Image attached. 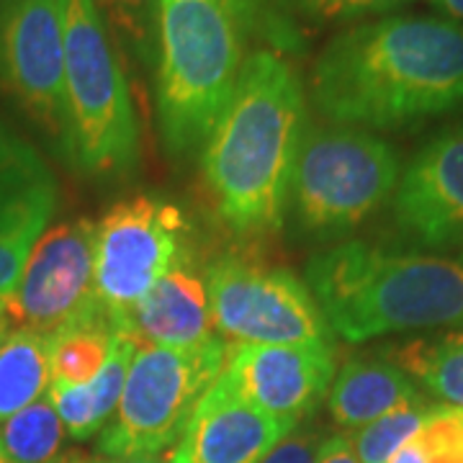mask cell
Wrapping results in <instances>:
<instances>
[{
    "label": "cell",
    "mask_w": 463,
    "mask_h": 463,
    "mask_svg": "<svg viewBox=\"0 0 463 463\" xmlns=\"http://www.w3.org/2000/svg\"><path fill=\"white\" fill-rule=\"evenodd\" d=\"M312 100L332 124L404 129L463 106V26L389 16L332 36L312 67Z\"/></svg>",
    "instance_id": "1"
},
{
    "label": "cell",
    "mask_w": 463,
    "mask_h": 463,
    "mask_svg": "<svg viewBox=\"0 0 463 463\" xmlns=\"http://www.w3.org/2000/svg\"><path fill=\"white\" fill-rule=\"evenodd\" d=\"M304 118L297 70L276 52H252L242 62L230 106L201 149L216 212L237 234L258 237L283 224L307 132Z\"/></svg>",
    "instance_id": "2"
},
{
    "label": "cell",
    "mask_w": 463,
    "mask_h": 463,
    "mask_svg": "<svg viewBox=\"0 0 463 463\" xmlns=\"http://www.w3.org/2000/svg\"><path fill=\"white\" fill-rule=\"evenodd\" d=\"M304 283L332 335L345 343L463 327V260L389 252L353 240L317 252Z\"/></svg>",
    "instance_id": "3"
},
{
    "label": "cell",
    "mask_w": 463,
    "mask_h": 463,
    "mask_svg": "<svg viewBox=\"0 0 463 463\" xmlns=\"http://www.w3.org/2000/svg\"><path fill=\"white\" fill-rule=\"evenodd\" d=\"M240 24L216 0H163L157 116L167 152L203 149L242 70Z\"/></svg>",
    "instance_id": "4"
},
{
    "label": "cell",
    "mask_w": 463,
    "mask_h": 463,
    "mask_svg": "<svg viewBox=\"0 0 463 463\" xmlns=\"http://www.w3.org/2000/svg\"><path fill=\"white\" fill-rule=\"evenodd\" d=\"M65 39L67 155L93 178L139 165V124L99 0H60Z\"/></svg>",
    "instance_id": "5"
},
{
    "label": "cell",
    "mask_w": 463,
    "mask_h": 463,
    "mask_svg": "<svg viewBox=\"0 0 463 463\" xmlns=\"http://www.w3.org/2000/svg\"><path fill=\"white\" fill-rule=\"evenodd\" d=\"M397 149L376 134L330 124L304 132L291 196L301 227L322 237L358 227L394 196Z\"/></svg>",
    "instance_id": "6"
},
{
    "label": "cell",
    "mask_w": 463,
    "mask_h": 463,
    "mask_svg": "<svg viewBox=\"0 0 463 463\" xmlns=\"http://www.w3.org/2000/svg\"><path fill=\"white\" fill-rule=\"evenodd\" d=\"M224 358L222 337L196 347L137 345L114 422L100 435V450L109 458H139L173 446L222 376Z\"/></svg>",
    "instance_id": "7"
},
{
    "label": "cell",
    "mask_w": 463,
    "mask_h": 463,
    "mask_svg": "<svg viewBox=\"0 0 463 463\" xmlns=\"http://www.w3.org/2000/svg\"><path fill=\"white\" fill-rule=\"evenodd\" d=\"M203 281L214 330L224 337L250 345H332L309 286L288 268L227 252L209 265Z\"/></svg>",
    "instance_id": "8"
},
{
    "label": "cell",
    "mask_w": 463,
    "mask_h": 463,
    "mask_svg": "<svg viewBox=\"0 0 463 463\" xmlns=\"http://www.w3.org/2000/svg\"><path fill=\"white\" fill-rule=\"evenodd\" d=\"M191 260V227L160 196H129L96 222L93 286L100 307L118 319L173 268Z\"/></svg>",
    "instance_id": "9"
},
{
    "label": "cell",
    "mask_w": 463,
    "mask_h": 463,
    "mask_svg": "<svg viewBox=\"0 0 463 463\" xmlns=\"http://www.w3.org/2000/svg\"><path fill=\"white\" fill-rule=\"evenodd\" d=\"M0 93L67 149L60 0H0Z\"/></svg>",
    "instance_id": "10"
},
{
    "label": "cell",
    "mask_w": 463,
    "mask_h": 463,
    "mask_svg": "<svg viewBox=\"0 0 463 463\" xmlns=\"http://www.w3.org/2000/svg\"><path fill=\"white\" fill-rule=\"evenodd\" d=\"M96 222L70 219L33 245L16 286L0 297V330L52 335L96 301Z\"/></svg>",
    "instance_id": "11"
},
{
    "label": "cell",
    "mask_w": 463,
    "mask_h": 463,
    "mask_svg": "<svg viewBox=\"0 0 463 463\" xmlns=\"http://www.w3.org/2000/svg\"><path fill=\"white\" fill-rule=\"evenodd\" d=\"M332 345H227L219 379L258 410L297 425L335 381Z\"/></svg>",
    "instance_id": "12"
},
{
    "label": "cell",
    "mask_w": 463,
    "mask_h": 463,
    "mask_svg": "<svg viewBox=\"0 0 463 463\" xmlns=\"http://www.w3.org/2000/svg\"><path fill=\"white\" fill-rule=\"evenodd\" d=\"M394 222L420 245L463 242V121L435 134L407 163L394 191Z\"/></svg>",
    "instance_id": "13"
},
{
    "label": "cell",
    "mask_w": 463,
    "mask_h": 463,
    "mask_svg": "<svg viewBox=\"0 0 463 463\" xmlns=\"http://www.w3.org/2000/svg\"><path fill=\"white\" fill-rule=\"evenodd\" d=\"M297 425L258 410L216 379L191 414L170 463H260Z\"/></svg>",
    "instance_id": "14"
},
{
    "label": "cell",
    "mask_w": 463,
    "mask_h": 463,
    "mask_svg": "<svg viewBox=\"0 0 463 463\" xmlns=\"http://www.w3.org/2000/svg\"><path fill=\"white\" fill-rule=\"evenodd\" d=\"M121 332L134 345L196 347L216 335L206 281L191 260L173 268L121 317Z\"/></svg>",
    "instance_id": "15"
},
{
    "label": "cell",
    "mask_w": 463,
    "mask_h": 463,
    "mask_svg": "<svg viewBox=\"0 0 463 463\" xmlns=\"http://www.w3.org/2000/svg\"><path fill=\"white\" fill-rule=\"evenodd\" d=\"M414 402H422L417 386L389 358H353L335 373L330 414L337 425L361 430Z\"/></svg>",
    "instance_id": "16"
},
{
    "label": "cell",
    "mask_w": 463,
    "mask_h": 463,
    "mask_svg": "<svg viewBox=\"0 0 463 463\" xmlns=\"http://www.w3.org/2000/svg\"><path fill=\"white\" fill-rule=\"evenodd\" d=\"M134 340L118 332L109 353V361L100 373L88 383L70 386V383H50V399L60 414L65 432L75 440H88L111 420L124 392L127 371L134 358Z\"/></svg>",
    "instance_id": "17"
},
{
    "label": "cell",
    "mask_w": 463,
    "mask_h": 463,
    "mask_svg": "<svg viewBox=\"0 0 463 463\" xmlns=\"http://www.w3.org/2000/svg\"><path fill=\"white\" fill-rule=\"evenodd\" d=\"M57 209V185L0 191V297H5L24 273L33 245L47 232Z\"/></svg>",
    "instance_id": "18"
},
{
    "label": "cell",
    "mask_w": 463,
    "mask_h": 463,
    "mask_svg": "<svg viewBox=\"0 0 463 463\" xmlns=\"http://www.w3.org/2000/svg\"><path fill=\"white\" fill-rule=\"evenodd\" d=\"M121 332L116 319L96 298L65 327L50 335L52 383L80 386L93 381L109 361L116 335Z\"/></svg>",
    "instance_id": "19"
},
{
    "label": "cell",
    "mask_w": 463,
    "mask_h": 463,
    "mask_svg": "<svg viewBox=\"0 0 463 463\" xmlns=\"http://www.w3.org/2000/svg\"><path fill=\"white\" fill-rule=\"evenodd\" d=\"M50 335L5 332L0 340V425L50 392Z\"/></svg>",
    "instance_id": "20"
},
{
    "label": "cell",
    "mask_w": 463,
    "mask_h": 463,
    "mask_svg": "<svg viewBox=\"0 0 463 463\" xmlns=\"http://www.w3.org/2000/svg\"><path fill=\"white\" fill-rule=\"evenodd\" d=\"M386 358L407 376H414L430 394L443 399V404L463 410V327L443 337H422L389 347Z\"/></svg>",
    "instance_id": "21"
},
{
    "label": "cell",
    "mask_w": 463,
    "mask_h": 463,
    "mask_svg": "<svg viewBox=\"0 0 463 463\" xmlns=\"http://www.w3.org/2000/svg\"><path fill=\"white\" fill-rule=\"evenodd\" d=\"M65 425L50 392L0 425V446L11 463H54L62 448Z\"/></svg>",
    "instance_id": "22"
},
{
    "label": "cell",
    "mask_w": 463,
    "mask_h": 463,
    "mask_svg": "<svg viewBox=\"0 0 463 463\" xmlns=\"http://www.w3.org/2000/svg\"><path fill=\"white\" fill-rule=\"evenodd\" d=\"M160 3L163 0H99L103 21H109L142 67H157L160 52Z\"/></svg>",
    "instance_id": "23"
},
{
    "label": "cell",
    "mask_w": 463,
    "mask_h": 463,
    "mask_svg": "<svg viewBox=\"0 0 463 463\" xmlns=\"http://www.w3.org/2000/svg\"><path fill=\"white\" fill-rule=\"evenodd\" d=\"M432 407L425 402H414L407 407H399L394 412L383 414L381 420L365 425L355 432L353 448L361 463H392L399 448L410 443L420 428L425 425Z\"/></svg>",
    "instance_id": "24"
},
{
    "label": "cell",
    "mask_w": 463,
    "mask_h": 463,
    "mask_svg": "<svg viewBox=\"0 0 463 463\" xmlns=\"http://www.w3.org/2000/svg\"><path fill=\"white\" fill-rule=\"evenodd\" d=\"M42 183H54L44 157L0 118V191Z\"/></svg>",
    "instance_id": "25"
},
{
    "label": "cell",
    "mask_w": 463,
    "mask_h": 463,
    "mask_svg": "<svg viewBox=\"0 0 463 463\" xmlns=\"http://www.w3.org/2000/svg\"><path fill=\"white\" fill-rule=\"evenodd\" d=\"M414 440L425 463H463V410L432 407Z\"/></svg>",
    "instance_id": "26"
},
{
    "label": "cell",
    "mask_w": 463,
    "mask_h": 463,
    "mask_svg": "<svg viewBox=\"0 0 463 463\" xmlns=\"http://www.w3.org/2000/svg\"><path fill=\"white\" fill-rule=\"evenodd\" d=\"M410 0H283V5L298 16L304 24L325 26L335 21H350V18L368 16V14H383L399 8Z\"/></svg>",
    "instance_id": "27"
},
{
    "label": "cell",
    "mask_w": 463,
    "mask_h": 463,
    "mask_svg": "<svg viewBox=\"0 0 463 463\" xmlns=\"http://www.w3.org/2000/svg\"><path fill=\"white\" fill-rule=\"evenodd\" d=\"M216 3H222L242 29L270 32L276 33V39H283V33H286L281 24L270 16L268 0H216Z\"/></svg>",
    "instance_id": "28"
},
{
    "label": "cell",
    "mask_w": 463,
    "mask_h": 463,
    "mask_svg": "<svg viewBox=\"0 0 463 463\" xmlns=\"http://www.w3.org/2000/svg\"><path fill=\"white\" fill-rule=\"evenodd\" d=\"M319 438L312 430H294L283 438L260 463H317Z\"/></svg>",
    "instance_id": "29"
},
{
    "label": "cell",
    "mask_w": 463,
    "mask_h": 463,
    "mask_svg": "<svg viewBox=\"0 0 463 463\" xmlns=\"http://www.w3.org/2000/svg\"><path fill=\"white\" fill-rule=\"evenodd\" d=\"M317 463H361V461H358L355 448H353V440H350L347 435H332V438H327V440L319 446Z\"/></svg>",
    "instance_id": "30"
},
{
    "label": "cell",
    "mask_w": 463,
    "mask_h": 463,
    "mask_svg": "<svg viewBox=\"0 0 463 463\" xmlns=\"http://www.w3.org/2000/svg\"><path fill=\"white\" fill-rule=\"evenodd\" d=\"M430 5L438 14H443V18L463 26V0H430Z\"/></svg>",
    "instance_id": "31"
},
{
    "label": "cell",
    "mask_w": 463,
    "mask_h": 463,
    "mask_svg": "<svg viewBox=\"0 0 463 463\" xmlns=\"http://www.w3.org/2000/svg\"><path fill=\"white\" fill-rule=\"evenodd\" d=\"M90 463H170L163 458H155V456H139V458H99V461Z\"/></svg>",
    "instance_id": "32"
},
{
    "label": "cell",
    "mask_w": 463,
    "mask_h": 463,
    "mask_svg": "<svg viewBox=\"0 0 463 463\" xmlns=\"http://www.w3.org/2000/svg\"><path fill=\"white\" fill-rule=\"evenodd\" d=\"M54 463H90V458L85 453H80V450H67L62 456H57Z\"/></svg>",
    "instance_id": "33"
},
{
    "label": "cell",
    "mask_w": 463,
    "mask_h": 463,
    "mask_svg": "<svg viewBox=\"0 0 463 463\" xmlns=\"http://www.w3.org/2000/svg\"><path fill=\"white\" fill-rule=\"evenodd\" d=\"M0 463H11L8 461V456H5V450H3V446H0Z\"/></svg>",
    "instance_id": "34"
},
{
    "label": "cell",
    "mask_w": 463,
    "mask_h": 463,
    "mask_svg": "<svg viewBox=\"0 0 463 463\" xmlns=\"http://www.w3.org/2000/svg\"><path fill=\"white\" fill-rule=\"evenodd\" d=\"M0 340H3V330H0Z\"/></svg>",
    "instance_id": "35"
}]
</instances>
